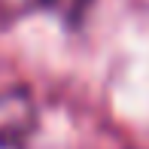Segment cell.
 <instances>
[{
	"label": "cell",
	"instance_id": "6da1fadb",
	"mask_svg": "<svg viewBox=\"0 0 149 149\" xmlns=\"http://www.w3.org/2000/svg\"><path fill=\"white\" fill-rule=\"evenodd\" d=\"M37 122V104L24 85L0 88V149H24Z\"/></svg>",
	"mask_w": 149,
	"mask_h": 149
},
{
	"label": "cell",
	"instance_id": "7a4b0ae2",
	"mask_svg": "<svg viewBox=\"0 0 149 149\" xmlns=\"http://www.w3.org/2000/svg\"><path fill=\"white\" fill-rule=\"evenodd\" d=\"M91 0H0V22H18L31 12H55L64 24H79Z\"/></svg>",
	"mask_w": 149,
	"mask_h": 149
}]
</instances>
